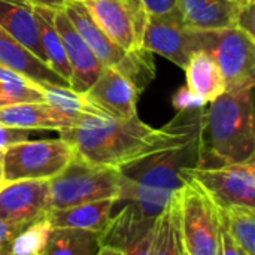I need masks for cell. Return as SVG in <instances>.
Instances as JSON below:
<instances>
[{"label": "cell", "mask_w": 255, "mask_h": 255, "mask_svg": "<svg viewBox=\"0 0 255 255\" xmlns=\"http://www.w3.org/2000/svg\"><path fill=\"white\" fill-rule=\"evenodd\" d=\"M203 106L178 111L161 128L145 124L137 115L117 120L94 109L84 112L75 126L58 133L84 161L120 170L176 140L202 115Z\"/></svg>", "instance_id": "obj_1"}, {"label": "cell", "mask_w": 255, "mask_h": 255, "mask_svg": "<svg viewBox=\"0 0 255 255\" xmlns=\"http://www.w3.org/2000/svg\"><path fill=\"white\" fill-rule=\"evenodd\" d=\"M202 115L172 143L120 169L123 181L117 206L128 203L143 217L157 218L199 167ZM115 206V208H117Z\"/></svg>", "instance_id": "obj_2"}, {"label": "cell", "mask_w": 255, "mask_h": 255, "mask_svg": "<svg viewBox=\"0 0 255 255\" xmlns=\"http://www.w3.org/2000/svg\"><path fill=\"white\" fill-rule=\"evenodd\" d=\"M254 85L230 90L203 106L199 167L214 169L255 158Z\"/></svg>", "instance_id": "obj_3"}, {"label": "cell", "mask_w": 255, "mask_h": 255, "mask_svg": "<svg viewBox=\"0 0 255 255\" xmlns=\"http://www.w3.org/2000/svg\"><path fill=\"white\" fill-rule=\"evenodd\" d=\"M63 10L90 49L94 52L97 60L105 67H112L120 72L131 82L137 93L142 94L155 78L152 52L146 51L143 46L133 51H126L117 45L96 24L82 0H69Z\"/></svg>", "instance_id": "obj_4"}, {"label": "cell", "mask_w": 255, "mask_h": 255, "mask_svg": "<svg viewBox=\"0 0 255 255\" xmlns=\"http://www.w3.org/2000/svg\"><path fill=\"white\" fill-rule=\"evenodd\" d=\"M121 172L84 161L76 154L73 160L49 179V209H63L82 203L117 199L121 191Z\"/></svg>", "instance_id": "obj_5"}, {"label": "cell", "mask_w": 255, "mask_h": 255, "mask_svg": "<svg viewBox=\"0 0 255 255\" xmlns=\"http://www.w3.org/2000/svg\"><path fill=\"white\" fill-rule=\"evenodd\" d=\"M175 197L184 251L188 255H218L223 227L215 203L193 179Z\"/></svg>", "instance_id": "obj_6"}, {"label": "cell", "mask_w": 255, "mask_h": 255, "mask_svg": "<svg viewBox=\"0 0 255 255\" xmlns=\"http://www.w3.org/2000/svg\"><path fill=\"white\" fill-rule=\"evenodd\" d=\"M75 157V151L64 139L22 140L1 152V182L24 179H52Z\"/></svg>", "instance_id": "obj_7"}, {"label": "cell", "mask_w": 255, "mask_h": 255, "mask_svg": "<svg viewBox=\"0 0 255 255\" xmlns=\"http://www.w3.org/2000/svg\"><path fill=\"white\" fill-rule=\"evenodd\" d=\"M200 51L218 64L226 91L255 84V42L238 27L197 30Z\"/></svg>", "instance_id": "obj_8"}, {"label": "cell", "mask_w": 255, "mask_h": 255, "mask_svg": "<svg viewBox=\"0 0 255 255\" xmlns=\"http://www.w3.org/2000/svg\"><path fill=\"white\" fill-rule=\"evenodd\" d=\"M142 46L152 54H160L181 69H185L190 58L200 51L197 30L184 24L178 7L164 13L146 15Z\"/></svg>", "instance_id": "obj_9"}, {"label": "cell", "mask_w": 255, "mask_h": 255, "mask_svg": "<svg viewBox=\"0 0 255 255\" xmlns=\"http://www.w3.org/2000/svg\"><path fill=\"white\" fill-rule=\"evenodd\" d=\"M187 178L199 184L215 206L255 208V158L214 169H188Z\"/></svg>", "instance_id": "obj_10"}, {"label": "cell", "mask_w": 255, "mask_h": 255, "mask_svg": "<svg viewBox=\"0 0 255 255\" xmlns=\"http://www.w3.org/2000/svg\"><path fill=\"white\" fill-rule=\"evenodd\" d=\"M49 211V181L24 179L0 188V220L27 226Z\"/></svg>", "instance_id": "obj_11"}, {"label": "cell", "mask_w": 255, "mask_h": 255, "mask_svg": "<svg viewBox=\"0 0 255 255\" xmlns=\"http://www.w3.org/2000/svg\"><path fill=\"white\" fill-rule=\"evenodd\" d=\"M82 94L91 106L112 118L128 120L137 115L140 94L127 78L112 67H105L96 82Z\"/></svg>", "instance_id": "obj_12"}, {"label": "cell", "mask_w": 255, "mask_h": 255, "mask_svg": "<svg viewBox=\"0 0 255 255\" xmlns=\"http://www.w3.org/2000/svg\"><path fill=\"white\" fill-rule=\"evenodd\" d=\"M54 24L61 39L70 70V90L75 93H85L100 76L105 66L97 60L94 52L72 25L70 19L63 9H57L54 13Z\"/></svg>", "instance_id": "obj_13"}, {"label": "cell", "mask_w": 255, "mask_h": 255, "mask_svg": "<svg viewBox=\"0 0 255 255\" xmlns=\"http://www.w3.org/2000/svg\"><path fill=\"white\" fill-rule=\"evenodd\" d=\"M0 66L24 76L25 79L37 84L40 88H70V84L66 79L42 63L3 28H0Z\"/></svg>", "instance_id": "obj_14"}, {"label": "cell", "mask_w": 255, "mask_h": 255, "mask_svg": "<svg viewBox=\"0 0 255 255\" xmlns=\"http://www.w3.org/2000/svg\"><path fill=\"white\" fill-rule=\"evenodd\" d=\"M103 33L126 51L142 48L133 16L121 0H82Z\"/></svg>", "instance_id": "obj_15"}, {"label": "cell", "mask_w": 255, "mask_h": 255, "mask_svg": "<svg viewBox=\"0 0 255 255\" xmlns=\"http://www.w3.org/2000/svg\"><path fill=\"white\" fill-rule=\"evenodd\" d=\"M76 120L57 111L46 102L15 103L0 108V124L22 130H64Z\"/></svg>", "instance_id": "obj_16"}, {"label": "cell", "mask_w": 255, "mask_h": 255, "mask_svg": "<svg viewBox=\"0 0 255 255\" xmlns=\"http://www.w3.org/2000/svg\"><path fill=\"white\" fill-rule=\"evenodd\" d=\"M117 199H105L63 209H49L46 218L54 229H76L103 235L115 214Z\"/></svg>", "instance_id": "obj_17"}, {"label": "cell", "mask_w": 255, "mask_h": 255, "mask_svg": "<svg viewBox=\"0 0 255 255\" xmlns=\"http://www.w3.org/2000/svg\"><path fill=\"white\" fill-rule=\"evenodd\" d=\"M239 0H178L184 24L193 30H218L236 25L242 7Z\"/></svg>", "instance_id": "obj_18"}, {"label": "cell", "mask_w": 255, "mask_h": 255, "mask_svg": "<svg viewBox=\"0 0 255 255\" xmlns=\"http://www.w3.org/2000/svg\"><path fill=\"white\" fill-rule=\"evenodd\" d=\"M0 28L46 64L31 3L27 0H0Z\"/></svg>", "instance_id": "obj_19"}, {"label": "cell", "mask_w": 255, "mask_h": 255, "mask_svg": "<svg viewBox=\"0 0 255 255\" xmlns=\"http://www.w3.org/2000/svg\"><path fill=\"white\" fill-rule=\"evenodd\" d=\"M184 70L187 73L188 90L203 103H209L226 93L224 76L209 54L203 51L196 52Z\"/></svg>", "instance_id": "obj_20"}, {"label": "cell", "mask_w": 255, "mask_h": 255, "mask_svg": "<svg viewBox=\"0 0 255 255\" xmlns=\"http://www.w3.org/2000/svg\"><path fill=\"white\" fill-rule=\"evenodd\" d=\"M57 9L45 7V6H33L34 19L39 30V40L43 48L46 64L63 79H66L70 84L72 79V70L61 43V39L58 36V31L54 24V13Z\"/></svg>", "instance_id": "obj_21"}, {"label": "cell", "mask_w": 255, "mask_h": 255, "mask_svg": "<svg viewBox=\"0 0 255 255\" xmlns=\"http://www.w3.org/2000/svg\"><path fill=\"white\" fill-rule=\"evenodd\" d=\"M223 230L244 255H255V208L242 205L217 206Z\"/></svg>", "instance_id": "obj_22"}, {"label": "cell", "mask_w": 255, "mask_h": 255, "mask_svg": "<svg viewBox=\"0 0 255 255\" xmlns=\"http://www.w3.org/2000/svg\"><path fill=\"white\" fill-rule=\"evenodd\" d=\"M102 247V235L76 229H54L43 255H97Z\"/></svg>", "instance_id": "obj_23"}, {"label": "cell", "mask_w": 255, "mask_h": 255, "mask_svg": "<svg viewBox=\"0 0 255 255\" xmlns=\"http://www.w3.org/2000/svg\"><path fill=\"white\" fill-rule=\"evenodd\" d=\"M182 244L178 224V206L173 196L169 206L155 220L152 255H181Z\"/></svg>", "instance_id": "obj_24"}, {"label": "cell", "mask_w": 255, "mask_h": 255, "mask_svg": "<svg viewBox=\"0 0 255 255\" xmlns=\"http://www.w3.org/2000/svg\"><path fill=\"white\" fill-rule=\"evenodd\" d=\"M52 232L54 227L45 214L19 230L10 242L7 255H43Z\"/></svg>", "instance_id": "obj_25"}, {"label": "cell", "mask_w": 255, "mask_h": 255, "mask_svg": "<svg viewBox=\"0 0 255 255\" xmlns=\"http://www.w3.org/2000/svg\"><path fill=\"white\" fill-rule=\"evenodd\" d=\"M34 131L33 130H22V128H13L0 124V152L4 151L7 146L27 140Z\"/></svg>", "instance_id": "obj_26"}, {"label": "cell", "mask_w": 255, "mask_h": 255, "mask_svg": "<svg viewBox=\"0 0 255 255\" xmlns=\"http://www.w3.org/2000/svg\"><path fill=\"white\" fill-rule=\"evenodd\" d=\"M254 3L255 0H253V1H247L242 4L236 18V25H235L251 37H254Z\"/></svg>", "instance_id": "obj_27"}, {"label": "cell", "mask_w": 255, "mask_h": 255, "mask_svg": "<svg viewBox=\"0 0 255 255\" xmlns=\"http://www.w3.org/2000/svg\"><path fill=\"white\" fill-rule=\"evenodd\" d=\"M173 106L176 108V111H184V109H190V108H199V106H203L206 103H203L197 96H194L188 87H181L175 96H173V100H172Z\"/></svg>", "instance_id": "obj_28"}, {"label": "cell", "mask_w": 255, "mask_h": 255, "mask_svg": "<svg viewBox=\"0 0 255 255\" xmlns=\"http://www.w3.org/2000/svg\"><path fill=\"white\" fill-rule=\"evenodd\" d=\"M24 227L25 226L0 220V255L7 254L9 247H10V242L19 233V230L24 229Z\"/></svg>", "instance_id": "obj_29"}, {"label": "cell", "mask_w": 255, "mask_h": 255, "mask_svg": "<svg viewBox=\"0 0 255 255\" xmlns=\"http://www.w3.org/2000/svg\"><path fill=\"white\" fill-rule=\"evenodd\" d=\"M146 13H164L176 7L178 0H140Z\"/></svg>", "instance_id": "obj_30"}, {"label": "cell", "mask_w": 255, "mask_h": 255, "mask_svg": "<svg viewBox=\"0 0 255 255\" xmlns=\"http://www.w3.org/2000/svg\"><path fill=\"white\" fill-rule=\"evenodd\" d=\"M218 255H242V253L239 251V248L232 241V238L224 230L221 233V245H220Z\"/></svg>", "instance_id": "obj_31"}, {"label": "cell", "mask_w": 255, "mask_h": 255, "mask_svg": "<svg viewBox=\"0 0 255 255\" xmlns=\"http://www.w3.org/2000/svg\"><path fill=\"white\" fill-rule=\"evenodd\" d=\"M33 6H45L51 9H63L69 0H27Z\"/></svg>", "instance_id": "obj_32"}, {"label": "cell", "mask_w": 255, "mask_h": 255, "mask_svg": "<svg viewBox=\"0 0 255 255\" xmlns=\"http://www.w3.org/2000/svg\"><path fill=\"white\" fill-rule=\"evenodd\" d=\"M97 255H123V253L112 247H102V250L97 253Z\"/></svg>", "instance_id": "obj_33"}, {"label": "cell", "mask_w": 255, "mask_h": 255, "mask_svg": "<svg viewBox=\"0 0 255 255\" xmlns=\"http://www.w3.org/2000/svg\"><path fill=\"white\" fill-rule=\"evenodd\" d=\"M3 152V151H1ZM1 152H0V181H1V175H3V166H1Z\"/></svg>", "instance_id": "obj_34"}, {"label": "cell", "mask_w": 255, "mask_h": 255, "mask_svg": "<svg viewBox=\"0 0 255 255\" xmlns=\"http://www.w3.org/2000/svg\"><path fill=\"white\" fill-rule=\"evenodd\" d=\"M1 106H6V103H4L3 100H0V108H1Z\"/></svg>", "instance_id": "obj_35"}, {"label": "cell", "mask_w": 255, "mask_h": 255, "mask_svg": "<svg viewBox=\"0 0 255 255\" xmlns=\"http://www.w3.org/2000/svg\"><path fill=\"white\" fill-rule=\"evenodd\" d=\"M239 1H242V3H247V1H253V0H239Z\"/></svg>", "instance_id": "obj_36"}, {"label": "cell", "mask_w": 255, "mask_h": 255, "mask_svg": "<svg viewBox=\"0 0 255 255\" xmlns=\"http://www.w3.org/2000/svg\"><path fill=\"white\" fill-rule=\"evenodd\" d=\"M181 255H188L185 251H184V248H182V253H181Z\"/></svg>", "instance_id": "obj_37"}, {"label": "cell", "mask_w": 255, "mask_h": 255, "mask_svg": "<svg viewBox=\"0 0 255 255\" xmlns=\"http://www.w3.org/2000/svg\"><path fill=\"white\" fill-rule=\"evenodd\" d=\"M1 187H3V182H1V181H0V188H1Z\"/></svg>", "instance_id": "obj_38"}, {"label": "cell", "mask_w": 255, "mask_h": 255, "mask_svg": "<svg viewBox=\"0 0 255 255\" xmlns=\"http://www.w3.org/2000/svg\"><path fill=\"white\" fill-rule=\"evenodd\" d=\"M242 255H244V254H242Z\"/></svg>", "instance_id": "obj_39"}, {"label": "cell", "mask_w": 255, "mask_h": 255, "mask_svg": "<svg viewBox=\"0 0 255 255\" xmlns=\"http://www.w3.org/2000/svg\"><path fill=\"white\" fill-rule=\"evenodd\" d=\"M6 255H7V254H6Z\"/></svg>", "instance_id": "obj_40"}]
</instances>
